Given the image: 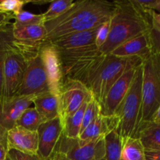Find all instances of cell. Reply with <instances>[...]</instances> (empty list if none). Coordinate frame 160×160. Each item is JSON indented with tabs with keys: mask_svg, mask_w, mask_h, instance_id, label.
Segmentation results:
<instances>
[{
	"mask_svg": "<svg viewBox=\"0 0 160 160\" xmlns=\"http://www.w3.org/2000/svg\"><path fill=\"white\" fill-rule=\"evenodd\" d=\"M48 92V83L40 51L28 58L23 82L17 95L31 96Z\"/></svg>",
	"mask_w": 160,
	"mask_h": 160,
	"instance_id": "30bf717a",
	"label": "cell"
},
{
	"mask_svg": "<svg viewBox=\"0 0 160 160\" xmlns=\"http://www.w3.org/2000/svg\"><path fill=\"white\" fill-rule=\"evenodd\" d=\"M6 160H10V159H9V156H8V155H7V157H6Z\"/></svg>",
	"mask_w": 160,
	"mask_h": 160,
	"instance_id": "60d3db41",
	"label": "cell"
},
{
	"mask_svg": "<svg viewBox=\"0 0 160 160\" xmlns=\"http://www.w3.org/2000/svg\"><path fill=\"white\" fill-rule=\"evenodd\" d=\"M73 4L72 0H57L52 1L48 7V10L43 13L44 23L57 18L67 12Z\"/></svg>",
	"mask_w": 160,
	"mask_h": 160,
	"instance_id": "83f0119b",
	"label": "cell"
},
{
	"mask_svg": "<svg viewBox=\"0 0 160 160\" xmlns=\"http://www.w3.org/2000/svg\"><path fill=\"white\" fill-rule=\"evenodd\" d=\"M88 102L84 103L81 107L74 113L67 117L62 122L63 130L62 135L67 138H78L80 135L81 125L83 121V116Z\"/></svg>",
	"mask_w": 160,
	"mask_h": 160,
	"instance_id": "603a6c76",
	"label": "cell"
},
{
	"mask_svg": "<svg viewBox=\"0 0 160 160\" xmlns=\"http://www.w3.org/2000/svg\"><path fill=\"white\" fill-rule=\"evenodd\" d=\"M33 104L44 122L53 120L59 117L58 97L47 92L35 95Z\"/></svg>",
	"mask_w": 160,
	"mask_h": 160,
	"instance_id": "ffe728a7",
	"label": "cell"
},
{
	"mask_svg": "<svg viewBox=\"0 0 160 160\" xmlns=\"http://www.w3.org/2000/svg\"><path fill=\"white\" fill-rule=\"evenodd\" d=\"M43 120L34 107H29L21 114L17 121L16 125L27 130L37 131L40 125L43 123Z\"/></svg>",
	"mask_w": 160,
	"mask_h": 160,
	"instance_id": "484cf974",
	"label": "cell"
},
{
	"mask_svg": "<svg viewBox=\"0 0 160 160\" xmlns=\"http://www.w3.org/2000/svg\"><path fill=\"white\" fill-rule=\"evenodd\" d=\"M117 120L115 116L105 117L101 113L80 134L78 138L82 141H92L104 138L112 130H117Z\"/></svg>",
	"mask_w": 160,
	"mask_h": 160,
	"instance_id": "d6986e66",
	"label": "cell"
},
{
	"mask_svg": "<svg viewBox=\"0 0 160 160\" xmlns=\"http://www.w3.org/2000/svg\"><path fill=\"white\" fill-rule=\"evenodd\" d=\"M137 68L138 67L131 68L125 72L112 86L100 106L102 115L105 117H112L115 115L119 106L129 91Z\"/></svg>",
	"mask_w": 160,
	"mask_h": 160,
	"instance_id": "5bb4252c",
	"label": "cell"
},
{
	"mask_svg": "<svg viewBox=\"0 0 160 160\" xmlns=\"http://www.w3.org/2000/svg\"><path fill=\"white\" fill-rule=\"evenodd\" d=\"M151 25L152 29L160 32V13L152 10L151 11Z\"/></svg>",
	"mask_w": 160,
	"mask_h": 160,
	"instance_id": "e575fe53",
	"label": "cell"
},
{
	"mask_svg": "<svg viewBox=\"0 0 160 160\" xmlns=\"http://www.w3.org/2000/svg\"><path fill=\"white\" fill-rule=\"evenodd\" d=\"M8 156L10 160H42L38 155L28 154L14 149L8 151Z\"/></svg>",
	"mask_w": 160,
	"mask_h": 160,
	"instance_id": "1f68e13d",
	"label": "cell"
},
{
	"mask_svg": "<svg viewBox=\"0 0 160 160\" xmlns=\"http://www.w3.org/2000/svg\"><path fill=\"white\" fill-rule=\"evenodd\" d=\"M122 138L116 130L105 137L106 154L103 160H121Z\"/></svg>",
	"mask_w": 160,
	"mask_h": 160,
	"instance_id": "d4e9b609",
	"label": "cell"
},
{
	"mask_svg": "<svg viewBox=\"0 0 160 160\" xmlns=\"http://www.w3.org/2000/svg\"><path fill=\"white\" fill-rule=\"evenodd\" d=\"M142 62L139 57L120 58L111 54L106 55L104 59L88 80L86 87L101 106L116 81L128 70L142 65Z\"/></svg>",
	"mask_w": 160,
	"mask_h": 160,
	"instance_id": "3957f363",
	"label": "cell"
},
{
	"mask_svg": "<svg viewBox=\"0 0 160 160\" xmlns=\"http://www.w3.org/2000/svg\"><path fill=\"white\" fill-rule=\"evenodd\" d=\"M115 2L104 0H80L57 18L44 23L50 42L65 36L95 29L110 20L115 11Z\"/></svg>",
	"mask_w": 160,
	"mask_h": 160,
	"instance_id": "6da1fadb",
	"label": "cell"
},
{
	"mask_svg": "<svg viewBox=\"0 0 160 160\" xmlns=\"http://www.w3.org/2000/svg\"><path fill=\"white\" fill-rule=\"evenodd\" d=\"M152 121L156 122V123H160V106L159 107V109H158V110L156 111V114H155L154 117H153Z\"/></svg>",
	"mask_w": 160,
	"mask_h": 160,
	"instance_id": "ab89813d",
	"label": "cell"
},
{
	"mask_svg": "<svg viewBox=\"0 0 160 160\" xmlns=\"http://www.w3.org/2000/svg\"><path fill=\"white\" fill-rule=\"evenodd\" d=\"M97 28L90 31L74 33L48 43L54 46V48L58 52L71 51V50L80 49V48H88L92 45H96L95 35H96Z\"/></svg>",
	"mask_w": 160,
	"mask_h": 160,
	"instance_id": "ac0fdd59",
	"label": "cell"
},
{
	"mask_svg": "<svg viewBox=\"0 0 160 160\" xmlns=\"http://www.w3.org/2000/svg\"><path fill=\"white\" fill-rule=\"evenodd\" d=\"M6 136H7V131L0 125V145H7Z\"/></svg>",
	"mask_w": 160,
	"mask_h": 160,
	"instance_id": "8d00e7d4",
	"label": "cell"
},
{
	"mask_svg": "<svg viewBox=\"0 0 160 160\" xmlns=\"http://www.w3.org/2000/svg\"><path fill=\"white\" fill-rule=\"evenodd\" d=\"M58 53L61 61L63 81L73 80L84 84H86L91 75L106 56L96 45L71 51L58 52Z\"/></svg>",
	"mask_w": 160,
	"mask_h": 160,
	"instance_id": "5b68a950",
	"label": "cell"
},
{
	"mask_svg": "<svg viewBox=\"0 0 160 160\" xmlns=\"http://www.w3.org/2000/svg\"><path fill=\"white\" fill-rule=\"evenodd\" d=\"M31 1L23 0H0V11L15 16L23 10V6Z\"/></svg>",
	"mask_w": 160,
	"mask_h": 160,
	"instance_id": "f546056e",
	"label": "cell"
},
{
	"mask_svg": "<svg viewBox=\"0 0 160 160\" xmlns=\"http://www.w3.org/2000/svg\"><path fill=\"white\" fill-rule=\"evenodd\" d=\"M109 28H110V20L102 23L97 28L96 35H95V45L98 48L107 40L109 33Z\"/></svg>",
	"mask_w": 160,
	"mask_h": 160,
	"instance_id": "4dcf8cb0",
	"label": "cell"
},
{
	"mask_svg": "<svg viewBox=\"0 0 160 160\" xmlns=\"http://www.w3.org/2000/svg\"><path fill=\"white\" fill-rule=\"evenodd\" d=\"M13 45L12 34V23L6 28L0 29V101L2 99L3 82V69L5 59L8 49Z\"/></svg>",
	"mask_w": 160,
	"mask_h": 160,
	"instance_id": "cb8c5ba5",
	"label": "cell"
},
{
	"mask_svg": "<svg viewBox=\"0 0 160 160\" xmlns=\"http://www.w3.org/2000/svg\"><path fill=\"white\" fill-rule=\"evenodd\" d=\"M14 22L12 27H26L32 25L44 24L43 13L34 14L26 10H22L13 16Z\"/></svg>",
	"mask_w": 160,
	"mask_h": 160,
	"instance_id": "4316f807",
	"label": "cell"
},
{
	"mask_svg": "<svg viewBox=\"0 0 160 160\" xmlns=\"http://www.w3.org/2000/svg\"><path fill=\"white\" fill-rule=\"evenodd\" d=\"M6 141L8 150L14 149L23 153L37 155L38 148L37 131H29L16 125L7 131Z\"/></svg>",
	"mask_w": 160,
	"mask_h": 160,
	"instance_id": "2e32d148",
	"label": "cell"
},
{
	"mask_svg": "<svg viewBox=\"0 0 160 160\" xmlns=\"http://www.w3.org/2000/svg\"><path fill=\"white\" fill-rule=\"evenodd\" d=\"M121 160H146L145 150L138 138H122Z\"/></svg>",
	"mask_w": 160,
	"mask_h": 160,
	"instance_id": "7402d4cb",
	"label": "cell"
},
{
	"mask_svg": "<svg viewBox=\"0 0 160 160\" xmlns=\"http://www.w3.org/2000/svg\"><path fill=\"white\" fill-rule=\"evenodd\" d=\"M101 113V107L99 104L97 102L95 98H92L88 102L83 116L82 125H81V133L96 118L98 114ZM80 133V134H81Z\"/></svg>",
	"mask_w": 160,
	"mask_h": 160,
	"instance_id": "f1b7e54d",
	"label": "cell"
},
{
	"mask_svg": "<svg viewBox=\"0 0 160 160\" xmlns=\"http://www.w3.org/2000/svg\"><path fill=\"white\" fill-rule=\"evenodd\" d=\"M56 152L69 160H103L106 154L105 137L92 141L67 138L62 134Z\"/></svg>",
	"mask_w": 160,
	"mask_h": 160,
	"instance_id": "ba28073f",
	"label": "cell"
},
{
	"mask_svg": "<svg viewBox=\"0 0 160 160\" xmlns=\"http://www.w3.org/2000/svg\"><path fill=\"white\" fill-rule=\"evenodd\" d=\"M142 67V102L138 129L152 120L160 106V53L153 52L144 59Z\"/></svg>",
	"mask_w": 160,
	"mask_h": 160,
	"instance_id": "8992f818",
	"label": "cell"
},
{
	"mask_svg": "<svg viewBox=\"0 0 160 160\" xmlns=\"http://www.w3.org/2000/svg\"><path fill=\"white\" fill-rule=\"evenodd\" d=\"M7 145H0V160H6L8 155Z\"/></svg>",
	"mask_w": 160,
	"mask_h": 160,
	"instance_id": "74e56055",
	"label": "cell"
},
{
	"mask_svg": "<svg viewBox=\"0 0 160 160\" xmlns=\"http://www.w3.org/2000/svg\"><path fill=\"white\" fill-rule=\"evenodd\" d=\"M149 35L153 52H160V32L151 28Z\"/></svg>",
	"mask_w": 160,
	"mask_h": 160,
	"instance_id": "d6a6232c",
	"label": "cell"
},
{
	"mask_svg": "<svg viewBox=\"0 0 160 160\" xmlns=\"http://www.w3.org/2000/svg\"><path fill=\"white\" fill-rule=\"evenodd\" d=\"M149 31L121 44L110 54L120 58L139 57L143 61L153 52Z\"/></svg>",
	"mask_w": 160,
	"mask_h": 160,
	"instance_id": "e0dca14e",
	"label": "cell"
},
{
	"mask_svg": "<svg viewBox=\"0 0 160 160\" xmlns=\"http://www.w3.org/2000/svg\"><path fill=\"white\" fill-rule=\"evenodd\" d=\"M28 57L13 45L8 49L3 69L2 99L17 95L26 71Z\"/></svg>",
	"mask_w": 160,
	"mask_h": 160,
	"instance_id": "52a82bcc",
	"label": "cell"
},
{
	"mask_svg": "<svg viewBox=\"0 0 160 160\" xmlns=\"http://www.w3.org/2000/svg\"><path fill=\"white\" fill-rule=\"evenodd\" d=\"M159 52V53H160V52Z\"/></svg>",
	"mask_w": 160,
	"mask_h": 160,
	"instance_id": "b9f144b4",
	"label": "cell"
},
{
	"mask_svg": "<svg viewBox=\"0 0 160 160\" xmlns=\"http://www.w3.org/2000/svg\"><path fill=\"white\" fill-rule=\"evenodd\" d=\"M146 151L160 150V123L150 121L139 128L137 137Z\"/></svg>",
	"mask_w": 160,
	"mask_h": 160,
	"instance_id": "44dd1931",
	"label": "cell"
},
{
	"mask_svg": "<svg viewBox=\"0 0 160 160\" xmlns=\"http://www.w3.org/2000/svg\"><path fill=\"white\" fill-rule=\"evenodd\" d=\"M62 123L59 117L43 122L38 129V148L37 155L42 160H52L62 134Z\"/></svg>",
	"mask_w": 160,
	"mask_h": 160,
	"instance_id": "7c38bea8",
	"label": "cell"
},
{
	"mask_svg": "<svg viewBox=\"0 0 160 160\" xmlns=\"http://www.w3.org/2000/svg\"><path fill=\"white\" fill-rule=\"evenodd\" d=\"M92 98V93L83 83L73 80L63 81L58 96V113L61 122Z\"/></svg>",
	"mask_w": 160,
	"mask_h": 160,
	"instance_id": "9c48e42d",
	"label": "cell"
},
{
	"mask_svg": "<svg viewBox=\"0 0 160 160\" xmlns=\"http://www.w3.org/2000/svg\"><path fill=\"white\" fill-rule=\"evenodd\" d=\"M142 65L136 70L129 91L114 115L117 120L116 131L122 138L137 137L142 102Z\"/></svg>",
	"mask_w": 160,
	"mask_h": 160,
	"instance_id": "277c9868",
	"label": "cell"
},
{
	"mask_svg": "<svg viewBox=\"0 0 160 160\" xmlns=\"http://www.w3.org/2000/svg\"><path fill=\"white\" fill-rule=\"evenodd\" d=\"M40 55L46 74L48 92L58 97L63 84L59 53L54 46L48 42H45L41 47Z\"/></svg>",
	"mask_w": 160,
	"mask_h": 160,
	"instance_id": "8fae6325",
	"label": "cell"
},
{
	"mask_svg": "<svg viewBox=\"0 0 160 160\" xmlns=\"http://www.w3.org/2000/svg\"><path fill=\"white\" fill-rule=\"evenodd\" d=\"M35 95L20 96L16 95L12 98L0 101V125L9 131L16 126L17 121L21 114L33 104Z\"/></svg>",
	"mask_w": 160,
	"mask_h": 160,
	"instance_id": "9a60e30c",
	"label": "cell"
},
{
	"mask_svg": "<svg viewBox=\"0 0 160 160\" xmlns=\"http://www.w3.org/2000/svg\"><path fill=\"white\" fill-rule=\"evenodd\" d=\"M13 44L25 55L37 52L45 43L46 31L44 24L12 27Z\"/></svg>",
	"mask_w": 160,
	"mask_h": 160,
	"instance_id": "4fadbf2b",
	"label": "cell"
},
{
	"mask_svg": "<svg viewBox=\"0 0 160 160\" xmlns=\"http://www.w3.org/2000/svg\"><path fill=\"white\" fill-rule=\"evenodd\" d=\"M52 160H69L67 159L65 156H62L60 153L57 152H55V154L53 156V158Z\"/></svg>",
	"mask_w": 160,
	"mask_h": 160,
	"instance_id": "f35d334b",
	"label": "cell"
},
{
	"mask_svg": "<svg viewBox=\"0 0 160 160\" xmlns=\"http://www.w3.org/2000/svg\"><path fill=\"white\" fill-rule=\"evenodd\" d=\"M145 159L160 160V150H156V151H146L145 150Z\"/></svg>",
	"mask_w": 160,
	"mask_h": 160,
	"instance_id": "d590c367",
	"label": "cell"
},
{
	"mask_svg": "<svg viewBox=\"0 0 160 160\" xmlns=\"http://www.w3.org/2000/svg\"><path fill=\"white\" fill-rule=\"evenodd\" d=\"M107 40L98 49L109 55L121 44L151 30V11L141 9L134 0L115 1Z\"/></svg>",
	"mask_w": 160,
	"mask_h": 160,
	"instance_id": "7a4b0ae2",
	"label": "cell"
},
{
	"mask_svg": "<svg viewBox=\"0 0 160 160\" xmlns=\"http://www.w3.org/2000/svg\"><path fill=\"white\" fill-rule=\"evenodd\" d=\"M12 19H13V15L0 11V29H2L8 25L11 24Z\"/></svg>",
	"mask_w": 160,
	"mask_h": 160,
	"instance_id": "836d02e7",
	"label": "cell"
}]
</instances>
